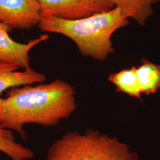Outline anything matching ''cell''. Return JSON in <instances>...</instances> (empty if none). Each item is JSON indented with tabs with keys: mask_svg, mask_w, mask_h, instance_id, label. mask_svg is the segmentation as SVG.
Listing matches in <instances>:
<instances>
[{
	"mask_svg": "<svg viewBox=\"0 0 160 160\" xmlns=\"http://www.w3.org/2000/svg\"><path fill=\"white\" fill-rule=\"evenodd\" d=\"M137 71V67H132L130 68L122 69L109 75L108 79L116 87V92L141 98L142 93L138 80Z\"/></svg>",
	"mask_w": 160,
	"mask_h": 160,
	"instance_id": "obj_10",
	"label": "cell"
},
{
	"mask_svg": "<svg viewBox=\"0 0 160 160\" xmlns=\"http://www.w3.org/2000/svg\"><path fill=\"white\" fill-rule=\"evenodd\" d=\"M137 75L142 94H154L160 89V65L142 58Z\"/></svg>",
	"mask_w": 160,
	"mask_h": 160,
	"instance_id": "obj_9",
	"label": "cell"
},
{
	"mask_svg": "<svg viewBox=\"0 0 160 160\" xmlns=\"http://www.w3.org/2000/svg\"><path fill=\"white\" fill-rule=\"evenodd\" d=\"M76 109L74 88L63 80L15 87L8 89L2 99L0 125L17 132L26 140L25 125L55 126Z\"/></svg>",
	"mask_w": 160,
	"mask_h": 160,
	"instance_id": "obj_1",
	"label": "cell"
},
{
	"mask_svg": "<svg viewBox=\"0 0 160 160\" xmlns=\"http://www.w3.org/2000/svg\"><path fill=\"white\" fill-rule=\"evenodd\" d=\"M129 23L128 18L114 7L78 20L42 18L38 26L42 32L63 34L73 40L84 57L104 61L114 52L112 35Z\"/></svg>",
	"mask_w": 160,
	"mask_h": 160,
	"instance_id": "obj_2",
	"label": "cell"
},
{
	"mask_svg": "<svg viewBox=\"0 0 160 160\" xmlns=\"http://www.w3.org/2000/svg\"><path fill=\"white\" fill-rule=\"evenodd\" d=\"M46 160H141L118 138L89 129L69 132L49 147Z\"/></svg>",
	"mask_w": 160,
	"mask_h": 160,
	"instance_id": "obj_3",
	"label": "cell"
},
{
	"mask_svg": "<svg viewBox=\"0 0 160 160\" xmlns=\"http://www.w3.org/2000/svg\"><path fill=\"white\" fill-rule=\"evenodd\" d=\"M42 18L38 0H0V23L12 29H31Z\"/></svg>",
	"mask_w": 160,
	"mask_h": 160,
	"instance_id": "obj_5",
	"label": "cell"
},
{
	"mask_svg": "<svg viewBox=\"0 0 160 160\" xmlns=\"http://www.w3.org/2000/svg\"><path fill=\"white\" fill-rule=\"evenodd\" d=\"M42 18L78 20L115 7L111 0H38Z\"/></svg>",
	"mask_w": 160,
	"mask_h": 160,
	"instance_id": "obj_4",
	"label": "cell"
},
{
	"mask_svg": "<svg viewBox=\"0 0 160 160\" xmlns=\"http://www.w3.org/2000/svg\"><path fill=\"white\" fill-rule=\"evenodd\" d=\"M12 30L7 25L0 23V61L14 64L18 68H29L30 67V51L34 46L48 40L49 36L48 34H42L24 44L12 39L8 34Z\"/></svg>",
	"mask_w": 160,
	"mask_h": 160,
	"instance_id": "obj_6",
	"label": "cell"
},
{
	"mask_svg": "<svg viewBox=\"0 0 160 160\" xmlns=\"http://www.w3.org/2000/svg\"><path fill=\"white\" fill-rule=\"evenodd\" d=\"M17 65L0 61V116L1 113L3 98L1 97L2 92L19 86L32 85L45 82V75L36 71L30 67L23 71H17Z\"/></svg>",
	"mask_w": 160,
	"mask_h": 160,
	"instance_id": "obj_7",
	"label": "cell"
},
{
	"mask_svg": "<svg viewBox=\"0 0 160 160\" xmlns=\"http://www.w3.org/2000/svg\"><path fill=\"white\" fill-rule=\"evenodd\" d=\"M127 18H132L143 26L154 14L153 6L160 0H111Z\"/></svg>",
	"mask_w": 160,
	"mask_h": 160,
	"instance_id": "obj_8",
	"label": "cell"
},
{
	"mask_svg": "<svg viewBox=\"0 0 160 160\" xmlns=\"http://www.w3.org/2000/svg\"><path fill=\"white\" fill-rule=\"evenodd\" d=\"M0 151L12 160H29L33 158L32 149L17 142L11 130L0 125Z\"/></svg>",
	"mask_w": 160,
	"mask_h": 160,
	"instance_id": "obj_11",
	"label": "cell"
}]
</instances>
